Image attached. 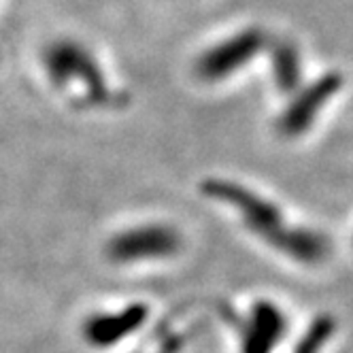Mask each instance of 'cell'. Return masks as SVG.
Here are the masks:
<instances>
[{
    "instance_id": "obj_4",
    "label": "cell",
    "mask_w": 353,
    "mask_h": 353,
    "mask_svg": "<svg viewBox=\"0 0 353 353\" xmlns=\"http://www.w3.org/2000/svg\"><path fill=\"white\" fill-rule=\"evenodd\" d=\"M176 249V236L172 230L166 228H141L134 232H123L117 236L109 254L117 262H132L154 256H166Z\"/></svg>"
},
{
    "instance_id": "obj_2",
    "label": "cell",
    "mask_w": 353,
    "mask_h": 353,
    "mask_svg": "<svg viewBox=\"0 0 353 353\" xmlns=\"http://www.w3.org/2000/svg\"><path fill=\"white\" fill-rule=\"evenodd\" d=\"M341 85H343L341 74L327 72L321 79H317L315 83H311L309 88L302 90L296 96L294 103L290 105V109L283 113L281 130L288 137H296V134H302L307 128H311L315 117L321 113V109L325 107L327 100L341 90Z\"/></svg>"
},
{
    "instance_id": "obj_1",
    "label": "cell",
    "mask_w": 353,
    "mask_h": 353,
    "mask_svg": "<svg viewBox=\"0 0 353 353\" xmlns=\"http://www.w3.org/2000/svg\"><path fill=\"white\" fill-rule=\"evenodd\" d=\"M205 192L219 200H225V203H232L243 213L249 228L266 239V243L281 249L283 254L311 264L327 256V243L323 236L309 230L288 228L283 215L260 196L225 181H209L205 185Z\"/></svg>"
},
{
    "instance_id": "obj_6",
    "label": "cell",
    "mask_w": 353,
    "mask_h": 353,
    "mask_svg": "<svg viewBox=\"0 0 353 353\" xmlns=\"http://www.w3.org/2000/svg\"><path fill=\"white\" fill-rule=\"evenodd\" d=\"M274 77L283 90H294L300 79V58L290 43L274 49Z\"/></svg>"
},
{
    "instance_id": "obj_5",
    "label": "cell",
    "mask_w": 353,
    "mask_h": 353,
    "mask_svg": "<svg viewBox=\"0 0 353 353\" xmlns=\"http://www.w3.org/2000/svg\"><path fill=\"white\" fill-rule=\"evenodd\" d=\"M143 317H145V311L143 309H132V311L123 313L119 317L96 319V321H92L88 325V336L96 345H109V341H115V339L123 336L125 332H130L132 327H137V323Z\"/></svg>"
},
{
    "instance_id": "obj_3",
    "label": "cell",
    "mask_w": 353,
    "mask_h": 353,
    "mask_svg": "<svg viewBox=\"0 0 353 353\" xmlns=\"http://www.w3.org/2000/svg\"><path fill=\"white\" fill-rule=\"evenodd\" d=\"M262 43L264 39L260 32L247 30L230 41L221 43L219 47L211 49V52L200 60L198 70L205 79H221L254 58V54L262 47Z\"/></svg>"
}]
</instances>
